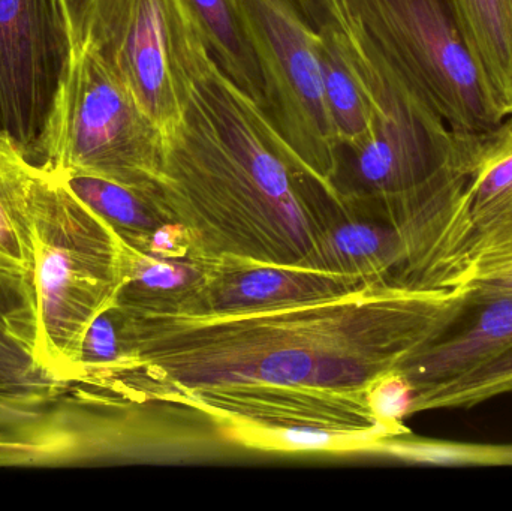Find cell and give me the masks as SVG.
Segmentation results:
<instances>
[{
    "instance_id": "cell-1",
    "label": "cell",
    "mask_w": 512,
    "mask_h": 511,
    "mask_svg": "<svg viewBox=\"0 0 512 511\" xmlns=\"http://www.w3.org/2000/svg\"><path fill=\"white\" fill-rule=\"evenodd\" d=\"M466 285H373L325 302L254 314H146L113 303L117 357L90 389L200 411L228 440L321 429L373 447L399 437L373 416L367 389L441 335Z\"/></svg>"
},
{
    "instance_id": "cell-15",
    "label": "cell",
    "mask_w": 512,
    "mask_h": 511,
    "mask_svg": "<svg viewBox=\"0 0 512 511\" xmlns=\"http://www.w3.org/2000/svg\"><path fill=\"white\" fill-rule=\"evenodd\" d=\"M125 246V278L117 305L146 314L174 315L203 284L210 260L194 251L156 254Z\"/></svg>"
},
{
    "instance_id": "cell-7",
    "label": "cell",
    "mask_w": 512,
    "mask_h": 511,
    "mask_svg": "<svg viewBox=\"0 0 512 511\" xmlns=\"http://www.w3.org/2000/svg\"><path fill=\"white\" fill-rule=\"evenodd\" d=\"M81 39L104 54L164 137L180 125L206 45L185 0H87L74 44Z\"/></svg>"
},
{
    "instance_id": "cell-14",
    "label": "cell",
    "mask_w": 512,
    "mask_h": 511,
    "mask_svg": "<svg viewBox=\"0 0 512 511\" xmlns=\"http://www.w3.org/2000/svg\"><path fill=\"white\" fill-rule=\"evenodd\" d=\"M316 30L325 101L340 150L355 149L370 137L379 114L375 75L381 50L376 44L360 47L331 26Z\"/></svg>"
},
{
    "instance_id": "cell-2",
    "label": "cell",
    "mask_w": 512,
    "mask_h": 511,
    "mask_svg": "<svg viewBox=\"0 0 512 511\" xmlns=\"http://www.w3.org/2000/svg\"><path fill=\"white\" fill-rule=\"evenodd\" d=\"M298 171L265 111L204 45L156 182L159 203L192 251L204 260L315 270V224Z\"/></svg>"
},
{
    "instance_id": "cell-22",
    "label": "cell",
    "mask_w": 512,
    "mask_h": 511,
    "mask_svg": "<svg viewBox=\"0 0 512 511\" xmlns=\"http://www.w3.org/2000/svg\"><path fill=\"white\" fill-rule=\"evenodd\" d=\"M297 3L315 29L334 27L358 45L369 39L358 12L357 0H297Z\"/></svg>"
},
{
    "instance_id": "cell-8",
    "label": "cell",
    "mask_w": 512,
    "mask_h": 511,
    "mask_svg": "<svg viewBox=\"0 0 512 511\" xmlns=\"http://www.w3.org/2000/svg\"><path fill=\"white\" fill-rule=\"evenodd\" d=\"M69 51L57 0H0V132L36 164Z\"/></svg>"
},
{
    "instance_id": "cell-3",
    "label": "cell",
    "mask_w": 512,
    "mask_h": 511,
    "mask_svg": "<svg viewBox=\"0 0 512 511\" xmlns=\"http://www.w3.org/2000/svg\"><path fill=\"white\" fill-rule=\"evenodd\" d=\"M33 282L42 350L74 384L90 324L116 302L125 278V246L65 177L36 164L30 189Z\"/></svg>"
},
{
    "instance_id": "cell-23",
    "label": "cell",
    "mask_w": 512,
    "mask_h": 511,
    "mask_svg": "<svg viewBox=\"0 0 512 511\" xmlns=\"http://www.w3.org/2000/svg\"><path fill=\"white\" fill-rule=\"evenodd\" d=\"M459 285H481L512 290V246L487 255L472 264L460 279Z\"/></svg>"
},
{
    "instance_id": "cell-19",
    "label": "cell",
    "mask_w": 512,
    "mask_h": 511,
    "mask_svg": "<svg viewBox=\"0 0 512 511\" xmlns=\"http://www.w3.org/2000/svg\"><path fill=\"white\" fill-rule=\"evenodd\" d=\"M36 162L0 132V257L33 270L30 189Z\"/></svg>"
},
{
    "instance_id": "cell-25",
    "label": "cell",
    "mask_w": 512,
    "mask_h": 511,
    "mask_svg": "<svg viewBox=\"0 0 512 511\" xmlns=\"http://www.w3.org/2000/svg\"><path fill=\"white\" fill-rule=\"evenodd\" d=\"M57 2H59L60 9H62L63 20H65L72 47V44L80 36L87 0H57Z\"/></svg>"
},
{
    "instance_id": "cell-24",
    "label": "cell",
    "mask_w": 512,
    "mask_h": 511,
    "mask_svg": "<svg viewBox=\"0 0 512 511\" xmlns=\"http://www.w3.org/2000/svg\"><path fill=\"white\" fill-rule=\"evenodd\" d=\"M460 458L465 456L466 462H478V464H512V446L504 447H466L459 450Z\"/></svg>"
},
{
    "instance_id": "cell-18",
    "label": "cell",
    "mask_w": 512,
    "mask_h": 511,
    "mask_svg": "<svg viewBox=\"0 0 512 511\" xmlns=\"http://www.w3.org/2000/svg\"><path fill=\"white\" fill-rule=\"evenodd\" d=\"M185 3L215 62L264 110L261 72L234 0H185Z\"/></svg>"
},
{
    "instance_id": "cell-9",
    "label": "cell",
    "mask_w": 512,
    "mask_h": 511,
    "mask_svg": "<svg viewBox=\"0 0 512 511\" xmlns=\"http://www.w3.org/2000/svg\"><path fill=\"white\" fill-rule=\"evenodd\" d=\"M466 186L433 288L459 285L472 264L512 246V114L478 134H454Z\"/></svg>"
},
{
    "instance_id": "cell-20",
    "label": "cell",
    "mask_w": 512,
    "mask_h": 511,
    "mask_svg": "<svg viewBox=\"0 0 512 511\" xmlns=\"http://www.w3.org/2000/svg\"><path fill=\"white\" fill-rule=\"evenodd\" d=\"M512 393V348L465 377L414 396L411 416L423 411L456 410Z\"/></svg>"
},
{
    "instance_id": "cell-6",
    "label": "cell",
    "mask_w": 512,
    "mask_h": 511,
    "mask_svg": "<svg viewBox=\"0 0 512 511\" xmlns=\"http://www.w3.org/2000/svg\"><path fill=\"white\" fill-rule=\"evenodd\" d=\"M364 29L453 134L501 123L448 0H357Z\"/></svg>"
},
{
    "instance_id": "cell-13",
    "label": "cell",
    "mask_w": 512,
    "mask_h": 511,
    "mask_svg": "<svg viewBox=\"0 0 512 511\" xmlns=\"http://www.w3.org/2000/svg\"><path fill=\"white\" fill-rule=\"evenodd\" d=\"M466 287L465 303L447 329L397 369L415 395L465 377L512 348V290Z\"/></svg>"
},
{
    "instance_id": "cell-11",
    "label": "cell",
    "mask_w": 512,
    "mask_h": 511,
    "mask_svg": "<svg viewBox=\"0 0 512 511\" xmlns=\"http://www.w3.org/2000/svg\"><path fill=\"white\" fill-rule=\"evenodd\" d=\"M297 179L315 224V270L397 287L408 261L405 239L397 227L360 198L339 194L303 171H298Z\"/></svg>"
},
{
    "instance_id": "cell-17",
    "label": "cell",
    "mask_w": 512,
    "mask_h": 511,
    "mask_svg": "<svg viewBox=\"0 0 512 511\" xmlns=\"http://www.w3.org/2000/svg\"><path fill=\"white\" fill-rule=\"evenodd\" d=\"M63 177V176H62ZM72 191L101 215L129 248L144 251L153 237L174 224L152 191L129 188L98 177H65Z\"/></svg>"
},
{
    "instance_id": "cell-12",
    "label": "cell",
    "mask_w": 512,
    "mask_h": 511,
    "mask_svg": "<svg viewBox=\"0 0 512 511\" xmlns=\"http://www.w3.org/2000/svg\"><path fill=\"white\" fill-rule=\"evenodd\" d=\"M369 279L256 261L210 260L203 284L177 314L189 317L254 314L325 302L373 287Z\"/></svg>"
},
{
    "instance_id": "cell-5",
    "label": "cell",
    "mask_w": 512,
    "mask_h": 511,
    "mask_svg": "<svg viewBox=\"0 0 512 511\" xmlns=\"http://www.w3.org/2000/svg\"><path fill=\"white\" fill-rule=\"evenodd\" d=\"M234 5L261 72L265 114L294 167L331 188L340 144L325 101L318 30L297 0H234Z\"/></svg>"
},
{
    "instance_id": "cell-16",
    "label": "cell",
    "mask_w": 512,
    "mask_h": 511,
    "mask_svg": "<svg viewBox=\"0 0 512 511\" xmlns=\"http://www.w3.org/2000/svg\"><path fill=\"white\" fill-rule=\"evenodd\" d=\"M498 119L512 114V0H448Z\"/></svg>"
},
{
    "instance_id": "cell-4",
    "label": "cell",
    "mask_w": 512,
    "mask_h": 511,
    "mask_svg": "<svg viewBox=\"0 0 512 511\" xmlns=\"http://www.w3.org/2000/svg\"><path fill=\"white\" fill-rule=\"evenodd\" d=\"M165 137L131 87L89 39L72 45L45 123L39 165L152 191Z\"/></svg>"
},
{
    "instance_id": "cell-21",
    "label": "cell",
    "mask_w": 512,
    "mask_h": 511,
    "mask_svg": "<svg viewBox=\"0 0 512 511\" xmlns=\"http://www.w3.org/2000/svg\"><path fill=\"white\" fill-rule=\"evenodd\" d=\"M414 396L411 383L400 371L382 375L367 389V401L373 416L384 425L390 426L399 437L408 432L403 422L406 417L411 416Z\"/></svg>"
},
{
    "instance_id": "cell-10",
    "label": "cell",
    "mask_w": 512,
    "mask_h": 511,
    "mask_svg": "<svg viewBox=\"0 0 512 511\" xmlns=\"http://www.w3.org/2000/svg\"><path fill=\"white\" fill-rule=\"evenodd\" d=\"M71 386L45 359L32 273L0 257V435L36 428Z\"/></svg>"
}]
</instances>
